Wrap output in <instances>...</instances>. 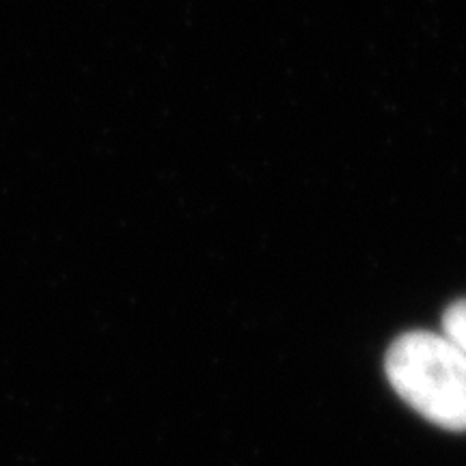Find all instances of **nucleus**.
I'll return each mask as SVG.
<instances>
[{"label":"nucleus","instance_id":"nucleus-1","mask_svg":"<svg viewBox=\"0 0 466 466\" xmlns=\"http://www.w3.org/2000/svg\"><path fill=\"white\" fill-rule=\"evenodd\" d=\"M395 393L442 430L466 432V354L442 333L410 330L384 357Z\"/></svg>","mask_w":466,"mask_h":466},{"label":"nucleus","instance_id":"nucleus-2","mask_svg":"<svg viewBox=\"0 0 466 466\" xmlns=\"http://www.w3.org/2000/svg\"><path fill=\"white\" fill-rule=\"evenodd\" d=\"M442 335L466 354V299L453 302L442 316Z\"/></svg>","mask_w":466,"mask_h":466}]
</instances>
